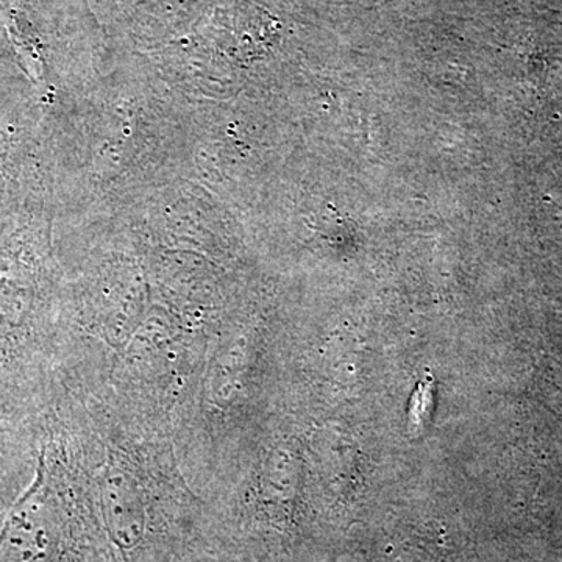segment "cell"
I'll return each mask as SVG.
<instances>
[{
	"mask_svg": "<svg viewBox=\"0 0 562 562\" xmlns=\"http://www.w3.org/2000/svg\"><path fill=\"white\" fill-rule=\"evenodd\" d=\"M35 412L0 409V513L18 501L35 472Z\"/></svg>",
	"mask_w": 562,
	"mask_h": 562,
	"instance_id": "6da1fadb",
	"label": "cell"
}]
</instances>
